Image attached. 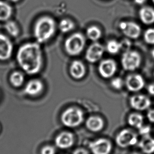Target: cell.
<instances>
[{
    "mask_svg": "<svg viewBox=\"0 0 154 154\" xmlns=\"http://www.w3.org/2000/svg\"><path fill=\"white\" fill-rule=\"evenodd\" d=\"M17 60L21 69L29 75L40 72L43 65L42 49L38 42H27L17 52Z\"/></svg>",
    "mask_w": 154,
    "mask_h": 154,
    "instance_id": "6da1fadb",
    "label": "cell"
},
{
    "mask_svg": "<svg viewBox=\"0 0 154 154\" xmlns=\"http://www.w3.org/2000/svg\"><path fill=\"white\" fill-rule=\"evenodd\" d=\"M56 23L53 18L44 15L36 20L34 26V36L38 43H43L54 36L56 32Z\"/></svg>",
    "mask_w": 154,
    "mask_h": 154,
    "instance_id": "7a4b0ae2",
    "label": "cell"
},
{
    "mask_svg": "<svg viewBox=\"0 0 154 154\" xmlns=\"http://www.w3.org/2000/svg\"><path fill=\"white\" fill-rule=\"evenodd\" d=\"M85 44V36L80 32H75L69 36L65 40V50L69 56H77L83 52Z\"/></svg>",
    "mask_w": 154,
    "mask_h": 154,
    "instance_id": "3957f363",
    "label": "cell"
},
{
    "mask_svg": "<svg viewBox=\"0 0 154 154\" xmlns=\"http://www.w3.org/2000/svg\"><path fill=\"white\" fill-rule=\"evenodd\" d=\"M84 120L83 113L79 109L69 108L63 113L61 120L66 127L73 128L81 124Z\"/></svg>",
    "mask_w": 154,
    "mask_h": 154,
    "instance_id": "277c9868",
    "label": "cell"
},
{
    "mask_svg": "<svg viewBox=\"0 0 154 154\" xmlns=\"http://www.w3.org/2000/svg\"><path fill=\"white\" fill-rule=\"evenodd\" d=\"M141 60V56L138 52L130 50L123 53L121 63L126 71H133L140 67Z\"/></svg>",
    "mask_w": 154,
    "mask_h": 154,
    "instance_id": "5b68a950",
    "label": "cell"
},
{
    "mask_svg": "<svg viewBox=\"0 0 154 154\" xmlns=\"http://www.w3.org/2000/svg\"><path fill=\"white\" fill-rule=\"evenodd\" d=\"M116 143L121 148H127L137 144L138 136L131 130L123 129L117 135Z\"/></svg>",
    "mask_w": 154,
    "mask_h": 154,
    "instance_id": "8992f818",
    "label": "cell"
},
{
    "mask_svg": "<svg viewBox=\"0 0 154 154\" xmlns=\"http://www.w3.org/2000/svg\"><path fill=\"white\" fill-rule=\"evenodd\" d=\"M105 52L104 46L98 42H95L91 44L85 53V59L88 63H91L98 62L102 58Z\"/></svg>",
    "mask_w": 154,
    "mask_h": 154,
    "instance_id": "52a82bcc",
    "label": "cell"
},
{
    "mask_svg": "<svg viewBox=\"0 0 154 154\" xmlns=\"http://www.w3.org/2000/svg\"><path fill=\"white\" fill-rule=\"evenodd\" d=\"M117 69V63L112 59L101 61L98 67V73L104 79H109L114 75Z\"/></svg>",
    "mask_w": 154,
    "mask_h": 154,
    "instance_id": "ba28073f",
    "label": "cell"
},
{
    "mask_svg": "<svg viewBox=\"0 0 154 154\" xmlns=\"http://www.w3.org/2000/svg\"><path fill=\"white\" fill-rule=\"evenodd\" d=\"M119 27L123 34L130 39H137L141 34V27L134 22L122 21L119 24Z\"/></svg>",
    "mask_w": 154,
    "mask_h": 154,
    "instance_id": "9c48e42d",
    "label": "cell"
},
{
    "mask_svg": "<svg viewBox=\"0 0 154 154\" xmlns=\"http://www.w3.org/2000/svg\"><path fill=\"white\" fill-rule=\"evenodd\" d=\"M129 104L132 108L137 111H146L150 107L152 101L147 96L142 94H137L131 96Z\"/></svg>",
    "mask_w": 154,
    "mask_h": 154,
    "instance_id": "30bf717a",
    "label": "cell"
},
{
    "mask_svg": "<svg viewBox=\"0 0 154 154\" xmlns=\"http://www.w3.org/2000/svg\"><path fill=\"white\" fill-rule=\"evenodd\" d=\"M145 80L139 74H131L128 75L125 80L127 89L133 92L140 91L145 86Z\"/></svg>",
    "mask_w": 154,
    "mask_h": 154,
    "instance_id": "8fae6325",
    "label": "cell"
},
{
    "mask_svg": "<svg viewBox=\"0 0 154 154\" xmlns=\"http://www.w3.org/2000/svg\"><path fill=\"white\" fill-rule=\"evenodd\" d=\"M13 51V45L11 40L5 35L0 34V61L8 60Z\"/></svg>",
    "mask_w": 154,
    "mask_h": 154,
    "instance_id": "7c38bea8",
    "label": "cell"
},
{
    "mask_svg": "<svg viewBox=\"0 0 154 154\" xmlns=\"http://www.w3.org/2000/svg\"><path fill=\"white\" fill-rule=\"evenodd\" d=\"M89 147L93 154H109L112 144L108 140L100 138L90 143Z\"/></svg>",
    "mask_w": 154,
    "mask_h": 154,
    "instance_id": "4fadbf2b",
    "label": "cell"
},
{
    "mask_svg": "<svg viewBox=\"0 0 154 154\" xmlns=\"http://www.w3.org/2000/svg\"><path fill=\"white\" fill-rule=\"evenodd\" d=\"M86 72L85 66L81 61L74 60L71 63L69 67V73L74 79H82L85 75Z\"/></svg>",
    "mask_w": 154,
    "mask_h": 154,
    "instance_id": "5bb4252c",
    "label": "cell"
},
{
    "mask_svg": "<svg viewBox=\"0 0 154 154\" xmlns=\"http://www.w3.org/2000/svg\"><path fill=\"white\" fill-rule=\"evenodd\" d=\"M55 142L56 146L60 149L70 148L74 143L73 134L68 132H63L56 137Z\"/></svg>",
    "mask_w": 154,
    "mask_h": 154,
    "instance_id": "9a60e30c",
    "label": "cell"
},
{
    "mask_svg": "<svg viewBox=\"0 0 154 154\" xmlns=\"http://www.w3.org/2000/svg\"><path fill=\"white\" fill-rule=\"evenodd\" d=\"M44 85L42 81L38 79H32L27 82L24 91L29 96H37L42 91Z\"/></svg>",
    "mask_w": 154,
    "mask_h": 154,
    "instance_id": "2e32d148",
    "label": "cell"
},
{
    "mask_svg": "<svg viewBox=\"0 0 154 154\" xmlns=\"http://www.w3.org/2000/svg\"><path fill=\"white\" fill-rule=\"evenodd\" d=\"M139 17L142 23L146 25L154 23V9L150 6H144L139 11Z\"/></svg>",
    "mask_w": 154,
    "mask_h": 154,
    "instance_id": "e0dca14e",
    "label": "cell"
},
{
    "mask_svg": "<svg viewBox=\"0 0 154 154\" xmlns=\"http://www.w3.org/2000/svg\"><path fill=\"white\" fill-rule=\"evenodd\" d=\"M138 146L142 152L145 154H154V138L149 135L143 136L142 140L138 143Z\"/></svg>",
    "mask_w": 154,
    "mask_h": 154,
    "instance_id": "ac0fdd59",
    "label": "cell"
},
{
    "mask_svg": "<svg viewBox=\"0 0 154 154\" xmlns=\"http://www.w3.org/2000/svg\"><path fill=\"white\" fill-rule=\"evenodd\" d=\"M86 125L91 131L97 132L103 129L104 127V121L102 119L98 117H91L86 120Z\"/></svg>",
    "mask_w": 154,
    "mask_h": 154,
    "instance_id": "d6986e66",
    "label": "cell"
},
{
    "mask_svg": "<svg viewBox=\"0 0 154 154\" xmlns=\"http://www.w3.org/2000/svg\"><path fill=\"white\" fill-rule=\"evenodd\" d=\"M13 14L12 6L7 2L0 1V21H7Z\"/></svg>",
    "mask_w": 154,
    "mask_h": 154,
    "instance_id": "ffe728a7",
    "label": "cell"
},
{
    "mask_svg": "<svg viewBox=\"0 0 154 154\" xmlns=\"http://www.w3.org/2000/svg\"><path fill=\"white\" fill-rule=\"evenodd\" d=\"M144 116L139 113H132L128 117V123L131 127L139 129L144 125Z\"/></svg>",
    "mask_w": 154,
    "mask_h": 154,
    "instance_id": "44dd1931",
    "label": "cell"
},
{
    "mask_svg": "<svg viewBox=\"0 0 154 154\" xmlns=\"http://www.w3.org/2000/svg\"><path fill=\"white\" fill-rule=\"evenodd\" d=\"M86 34L87 37L90 40L93 42H96L101 38L102 32L100 28L96 25H91L86 30Z\"/></svg>",
    "mask_w": 154,
    "mask_h": 154,
    "instance_id": "7402d4cb",
    "label": "cell"
},
{
    "mask_svg": "<svg viewBox=\"0 0 154 154\" xmlns=\"http://www.w3.org/2000/svg\"><path fill=\"white\" fill-rule=\"evenodd\" d=\"M4 28L8 34L14 38L17 37L20 34L19 26L14 21L12 20L6 21L4 25Z\"/></svg>",
    "mask_w": 154,
    "mask_h": 154,
    "instance_id": "603a6c76",
    "label": "cell"
},
{
    "mask_svg": "<svg viewBox=\"0 0 154 154\" xmlns=\"http://www.w3.org/2000/svg\"><path fill=\"white\" fill-rule=\"evenodd\" d=\"M75 23L69 19H62L58 24V29L63 34L69 33L75 28Z\"/></svg>",
    "mask_w": 154,
    "mask_h": 154,
    "instance_id": "cb8c5ba5",
    "label": "cell"
},
{
    "mask_svg": "<svg viewBox=\"0 0 154 154\" xmlns=\"http://www.w3.org/2000/svg\"><path fill=\"white\" fill-rule=\"evenodd\" d=\"M10 81L15 87H20L23 85L24 81V75L20 71H14L11 75Z\"/></svg>",
    "mask_w": 154,
    "mask_h": 154,
    "instance_id": "d4e9b609",
    "label": "cell"
},
{
    "mask_svg": "<svg viewBox=\"0 0 154 154\" xmlns=\"http://www.w3.org/2000/svg\"><path fill=\"white\" fill-rule=\"evenodd\" d=\"M106 49L110 54H117L121 50L120 43L115 40H110L106 44Z\"/></svg>",
    "mask_w": 154,
    "mask_h": 154,
    "instance_id": "484cf974",
    "label": "cell"
},
{
    "mask_svg": "<svg viewBox=\"0 0 154 154\" xmlns=\"http://www.w3.org/2000/svg\"><path fill=\"white\" fill-rule=\"evenodd\" d=\"M144 39L146 43L154 45V28H149L146 30L144 33Z\"/></svg>",
    "mask_w": 154,
    "mask_h": 154,
    "instance_id": "4316f807",
    "label": "cell"
},
{
    "mask_svg": "<svg viewBox=\"0 0 154 154\" xmlns=\"http://www.w3.org/2000/svg\"><path fill=\"white\" fill-rule=\"evenodd\" d=\"M124 85V82L123 79L119 77L115 78L111 81V85L115 89L117 90L122 89Z\"/></svg>",
    "mask_w": 154,
    "mask_h": 154,
    "instance_id": "83f0119b",
    "label": "cell"
},
{
    "mask_svg": "<svg viewBox=\"0 0 154 154\" xmlns=\"http://www.w3.org/2000/svg\"><path fill=\"white\" fill-rule=\"evenodd\" d=\"M152 130V128L149 125H143L138 129V132L140 135L143 136L149 135Z\"/></svg>",
    "mask_w": 154,
    "mask_h": 154,
    "instance_id": "f1b7e54d",
    "label": "cell"
},
{
    "mask_svg": "<svg viewBox=\"0 0 154 154\" xmlns=\"http://www.w3.org/2000/svg\"><path fill=\"white\" fill-rule=\"evenodd\" d=\"M120 43V46H121V50L124 51V52L130 50V48L131 47V43L129 40L127 39L123 40L121 41Z\"/></svg>",
    "mask_w": 154,
    "mask_h": 154,
    "instance_id": "f546056e",
    "label": "cell"
},
{
    "mask_svg": "<svg viewBox=\"0 0 154 154\" xmlns=\"http://www.w3.org/2000/svg\"><path fill=\"white\" fill-rule=\"evenodd\" d=\"M41 153V154H55V150L54 147L52 146H45L42 148Z\"/></svg>",
    "mask_w": 154,
    "mask_h": 154,
    "instance_id": "4dcf8cb0",
    "label": "cell"
},
{
    "mask_svg": "<svg viewBox=\"0 0 154 154\" xmlns=\"http://www.w3.org/2000/svg\"><path fill=\"white\" fill-rule=\"evenodd\" d=\"M146 116L149 122L154 123V109H149L147 113Z\"/></svg>",
    "mask_w": 154,
    "mask_h": 154,
    "instance_id": "1f68e13d",
    "label": "cell"
},
{
    "mask_svg": "<svg viewBox=\"0 0 154 154\" xmlns=\"http://www.w3.org/2000/svg\"><path fill=\"white\" fill-rule=\"evenodd\" d=\"M148 93L152 96H154V83H151L147 87Z\"/></svg>",
    "mask_w": 154,
    "mask_h": 154,
    "instance_id": "d6a6232c",
    "label": "cell"
},
{
    "mask_svg": "<svg viewBox=\"0 0 154 154\" xmlns=\"http://www.w3.org/2000/svg\"><path fill=\"white\" fill-rule=\"evenodd\" d=\"M73 154H88V152L87 151H86L85 150H84V149H76V150H75L74 152H73Z\"/></svg>",
    "mask_w": 154,
    "mask_h": 154,
    "instance_id": "836d02e7",
    "label": "cell"
},
{
    "mask_svg": "<svg viewBox=\"0 0 154 154\" xmlns=\"http://www.w3.org/2000/svg\"><path fill=\"white\" fill-rule=\"evenodd\" d=\"M147 1V0H134V2L137 5H143Z\"/></svg>",
    "mask_w": 154,
    "mask_h": 154,
    "instance_id": "e575fe53",
    "label": "cell"
},
{
    "mask_svg": "<svg viewBox=\"0 0 154 154\" xmlns=\"http://www.w3.org/2000/svg\"><path fill=\"white\" fill-rule=\"evenodd\" d=\"M8 1L11 2H12V3H16V2H19V1H20V0H8Z\"/></svg>",
    "mask_w": 154,
    "mask_h": 154,
    "instance_id": "d590c367",
    "label": "cell"
},
{
    "mask_svg": "<svg viewBox=\"0 0 154 154\" xmlns=\"http://www.w3.org/2000/svg\"><path fill=\"white\" fill-rule=\"evenodd\" d=\"M151 54H152V58L154 59V48L152 49V52H151Z\"/></svg>",
    "mask_w": 154,
    "mask_h": 154,
    "instance_id": "8d00e7d4",
    "label": "cell"
},
{
    "mask_svg": "<svg viewBox=\"0 0 154 154\" xmlns=\"http://www.w3.org/2000/svg\"><path fill=\"white\" fill-rule=\"evenodd\" d=\"M141 154L140 153V152H133L132 154Z\"/></svg>",
    "mask_w": 154,
    "mask_h": 154,
    "instance_id": "74e56055",
    "label": "cell"
},
{
    "mask_svg": "<svg viewBox=\"0 0 154 154\" xmlns=\"http://www.w3.org/2000/svg\"><path fill=\"white\" fill-rule=\"evenodd\" d=\"M152 2H153V3H154V0H152Z\"/></svg>",
    "mask_w": 154,
    "mask_h": 154,
    "instance_id": "f35d334b",
    "label": "cell"
},
{
    "mask_svg": "<svg viewBox=\"0 0 154 154\" xmlns=\"http://www.w3.org/2000/svg\"></svg>",
    "mask_w": 154,
    "mask_h": 154,
    "instance_id": "ab89813d",
    "label": "cell"
}]
</instances>
